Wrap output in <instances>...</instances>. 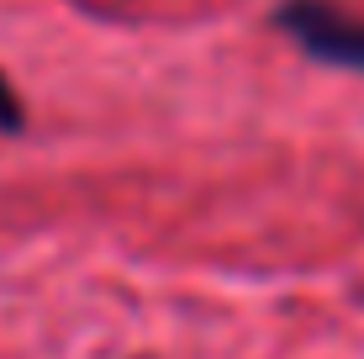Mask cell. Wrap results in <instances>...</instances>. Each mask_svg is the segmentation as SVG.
Listing matches in <instances>:
<instances>
[{
    "label": "cell",
    "mask_w": 364,
    "mask_h": 359,
    "mask_svg": "<svg viewBox=\"0 0 364 359\" xmlns=\"http://www.w3.org/2000/svg\"><path fill=\"white\" fill-rule=\"evenodd\" d=\"M274 27L317 64L364 74V21L354 11L333 6V0H280L274 6Z\"/></svg>",
    "instance_id": "1"
},
{
    "label": "cell",
    "mask_w": 364,
    "mask_h": 359,
    "mask_svg": "<svg viewBox=\"0 0 364 359\" xmlns=\"http://www.w3.org/2000/svg\"><path fill=\"white\" fill-rule=\"evenodd\" d=\"M21 122H27V111H21L16 90H11V80L0 74V132H21Z\"/></svg>",
    "instance_id": "2"
}]
</instances>
